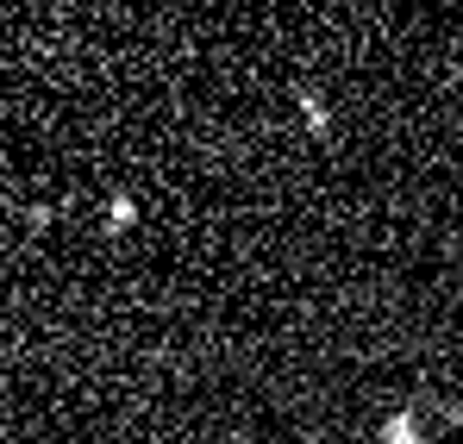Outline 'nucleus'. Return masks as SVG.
Segmentation results:
<instances>
[{
    "instance_id": "f257e3e1",
    "label": "nucleus",
    "mask_w": 463,
    "mask_h": 444,
    "mask_svg": "<svg viewBox=\"0 0 463 444\" xmlns=\"http://www.w3.org/2000/svg\"><path fill=\"white\" fill-rule=\"evenodd\" d=\"M383 444H426V432L413 413H394V420H383Z\"/></svg>"
},
{
    "instance_id": "f03ea898",
    "label": "nucleus",
    "mask_w": 463,
    "mask_h": 444,
    "mask_svg": "<svg viewBox=\"0 0 463 444\" xmlns=\"http://www.w3.org/2000/svg\"><path fill=\"white\" fill-rule=\"evenodd\" d=\"M301 113H307V132H313V138H326V132H332V113H326L313 94H301Z\"/></svg>"
},
{
    "instance_id": "7ed1b4c3",
    "label": "nucleus",
    "mask_w": 463,
    "mask_h": 444,
    "mask_svg": "<svg viewBox=\"0 0 463 444\" xmlns=\"http://www.w3.org/2000/svg\"><path fill=\"white\" fill-rule=\"evenodd\" d=\"M132 220H138V207H132V201H113V207H107V231H126Z\"/></svg>"
}]
</instances>
